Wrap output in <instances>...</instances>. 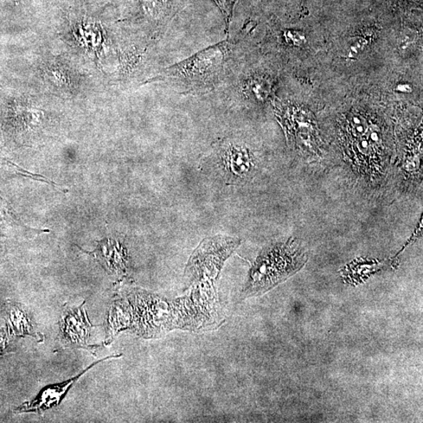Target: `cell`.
I'll return each mask as SVG.
<instances>
[{"mask_svg":"<svg viewBox=\"0 0 423 423\" xmlns=\"http://www.w3.org/2000/svg\"><path fill=\"white\" fill-rule=\"evenodd\" d=\"M238 43L229 36L187 59L162 69L146 82L165 83L184 95L207 94L221 89L237 68Z\"/></svg>","mask_w":423,"mask_h":423,"instance_id":"obj_1","label":"cell"},{"mask_svg":"<svg viewBox=\"0 0 423 423\" xmlns=\"http://www.w3.org/2000/svg\"><path fill=\"white\" fill-rule=\"evenodd\" d=\"M307 255L294 240L267 247L261 253L248 274L244 292L258 296L272 290L304 267Z\"/></svg>","mask_w":423,"mask_h":423,"instance_id":"obj_2","label":"cell"},{"mask_svg":"<svg viewBox=\"0 0 423 423\" xmlns=\"http://www.w3.org/2000/svg\"><path fill=\"white\" fill-rule=\"evenodd\" d=\"M214 157L224 181L230 184L245 181L255 168L253 155L241 140L226 138L214 146Z\"/></svg>","mask_w":423,"mask_h":423,"instance_id":"obj_3","label":"cell"},{"mask_svg":"<svg viewBox=\"0 0 423 423\" xmlns=\"http://www.w3.org/2000/svg\"><path fill=\"white\" fill-rule=\"evenodd\" d=\"M157 40L144 36L121 44L119 50V80L130 82L145 74Z\"/></svg>","mask_w":423,"mask_h":423,"instance_id":"obj_4","label":"cell"},{"mask_svg":"<svg viewBox=\"0 0 423 423\" xmlns=\"http://www.w3.org/2000/svg\"><path fill=\"white\" fill-rule=\"evenodd\" d=\"M273 88L272 81L266 75H241L235 72L232 78L221 89L224 98L228 101L241 99L265 104L272 98Z\"/></svg>","mask_w":423,"mask_h":423,"instance_id":"obj_5","label":"cell"},{"mask_svg":"<svg viewBox=\"0 0 423 423\" xmlns=\"http://www.w3.org/2000/svg\"><path fill=\"white\" fill-rule=\"evenodd\" d=\"M42 77L51 91L62 95L73 96L80 88V75L66 61L53 59L45 62Z\"/></svg>","mask_w":423,"mask_h":423,"instance_id":"obj_6","label":"cell"},{"mask_svg":"<svg viewBox=\"0 0 423 423\" xmlns=\"http://www.w3.org/2000/svg\"><path fill=\"white\" fill-rule=\"evenodd\" d=\"M113 357L114 356L107 357L106 358L101 359V360L95 362L91 365H89L87 369L82 371V373L78 376L72 378V379L45 387L40 391V394L37 395L35 399L29 402H25L22 403L21 406L17 408V409L15 410V413H40L42 412L46 411V410L47 409L59 406V403H61L64 397L66 396L70 387H72L74 384L77 381H78L83 375L86 374L87 371L89 369H91L94 366H95L96 364H99L102 362H105L107 360V359Z\"/></svg>","mask_w":423,"mask_h":423,"instance_id":"obj_7","label":"cell"},{"mask_svg":"<svg viewBox=\"0 0 423 423\" xmlns=\"http://www.w3.org/2000/svg\"><path fill=\"white\" fill-rule=\"evenodd\" d=\"M83 303L77 309H67L64 313L61 322V331L64 337L69 343L85 347L89 337L92 325L89 322Z\"/></svg>","mask_w":423,"mask_h":423,"instance_id":"obj_8","label":"cell"},{"mask_svg":"<svg viewBox=\"0 0 423 423\" xmlns=\"http://www.w3.org/2000/svg\"><path fill=\"white\" fill-rule=\"evenodd\" d=\"M91 255L95 256L111 273L123 274L126 271V250L117 242L112 240L101 242Z\"/></svg>","mask_w":423,"mask_h":423,"instance_id":"obj_9","label":"cell"},{"mask_svg":"<svg viewBox=\"0 0 423 423\" xmlns=\"http://www.w3.org/2000/svg\"><path fill=\"white\" fill-rule=\"evenodd\" d=\"M8 329L13 334L24 336H35L34 326L27 313L21 306H11L8 312Z\"/></svg>","mask_w":423,"mask_h":423,"instance_id":"obj_10","label":"cell"},{"mask_svg":"<svg viewBox=\"0 0 423 423\" xmlns=\"http://www.w3.org/2000/svg\"><path fill=\"white\" fill-rule=\"evenodd\" d=\"M213 1L217 5L218 8L221 10L222 15L225 21L226 25V34L229 36L230 24L232 23L234 5L235 0H213Z\"/></svg>","mask_w":423,"mask_h":423,"instance_id":"obj_11","label":"cell"},{"mask_svg":"<svg viewBox=\"0 0 423 423\" xmlns=\"http://www.w3.org/2000/svg\"><path fill=\"white\" fill-rule=\"evenodd\" d=\"M281 38L288 46L299 47L306 42L304 36L293 30L284 31L281 34Z\"/></svg>","mask_w":423,"mask_h":423,"instance_id":"obj_12","label":"cell"},{"mask_svg":"<svg viewBox=\"0 0 423 423\" xmlns=\"http://www.w3.org/2000/svg\"><path fill=\"white\" fill-rule=\"evenodd\" d=\"M6 347V335L4 330L0 331V355L3 354Z\"/></svg>","mask_w":423,"mask_h":423,"instance_id":"obj_13","label":"cell"},{"mask_svg":"<svg viewBox=\"0 0 423 423\" xmlns=\"http://www.w3.org/2000/svg\"><path fill=\"white\" fill-rule=\"evenodd\" d=\"M396 91L401 93H410L412 92V88L408 84H400L397 86Z\"/></svg>","mask_w":423,"mask_h":423,"instance_id":"obj_14","label":"cell"}]
</instances>
